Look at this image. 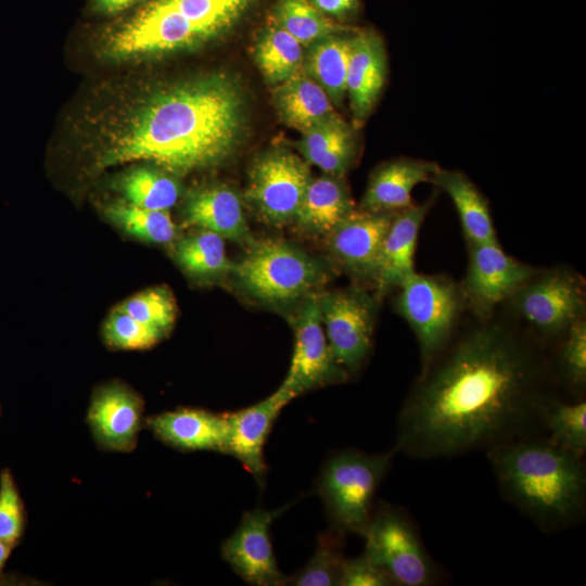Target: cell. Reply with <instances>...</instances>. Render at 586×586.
Returning a JSON list of instances; mask_svg holds the SVG:
<instances>
[{
  "instance_id": "6da1fadb",
  "label": "cell",
  "mask_w": 586,
  "mask_h": 586,
  "mask_svg": "<svg viewBox=\"0 0 586 586\" xmlns=\"http://www.w3.org/2000/svg\"><path fill=\"white\" fill-rule=\"evenodd\" d=\"M549 367L512 322L476 318L420 372L398 416L396 450L459 456L526 435L540 420Z\"/></svg>"
},
{
  "instance_id": "7a4b0ae2",
  "label": "cell",
  "mask_w": 586,
  "mask_h": 586,
  "mask_svg": "<svg viewBox=\"0 0 586 586\" xmlns=\"http://www.w3.org/2000/svg\"><path fill=\"white\" fill-rule=\"evenodd\" d=\"M242 119V98L231 80L181 85L145 103L102 163L150 161L176 174L214 166L235 149Z\"/></svg>"
},
{
  "instance_id": "3957f363",
  "label": "cell",
  "mask_w": 586,
  "mask_h": 586,
  "mask_svg": "<svg viewBox=\"0 0 586 586\" xmlns=\"http://www.w3.org/2000/svg\"><path fill=\"white\" fill-rule=\"evenodd\" d=\"M487 451L502 493L542 528L564 530L582 518L586 498L582 458L548 438L527 435Z\"/></svg>"
},
{
  "instance_id": "277c9868",
  "label": "cell",
  "mask_w": 586,
  "mask_h": 586,
  "mask_svg": "<svg viewBox=\"0 0 586 586\" xmlns=\"http://www.w3.org/2000/svg\"><path fill=\"white\" fill-rule=\"evenodd\" d=\"M232 273L257 301L285 304L318 294L331 278L328 264L279 239L252 241Z\"/></svg>"
},
{
  "instance_id": "5b68a950",
  "label": "cell",
  "mask_w": 586,
  "mask_h": 586,
  "mask_svg": "<svg viewBox=\"0 0 586 586\" xmlns=\"http://www.w3.org/2000/svg\"><path fill=\"white\" fill-rule=\"evenodd\" d=\"M396 290L394 309L415 333L423 371L458 331L467 301L460 282L444 275L415 271Z\"/></svg>"
},
{
  "instance_id": "8992f818",
  "label": "cell",
  "mask_w": 586,
  "mask_h": 586,
  "mask_svg": "<svg viewBox=\"0 0 586 586\" xmlns=\"http://www.w3.org/2000/svg\"><path fill=\"white\" fill-rule=\"evenodd\" d=\"M392 453L345 450L326 463L319 494L336 528L362 535L372 514L375 492L387 472Z\"/></svg>"
},
{
  "instance_id": "52a82bcc",
  "label": "cell",
  "mask_w": 586,
  "mask_h": 586,
  "mask_svg": "<svg viewBox=\"0 0 586 586\" xmlns=\"http://www.w3.org/2000/svg\"><path fill=\"white\" fill-rule=\"evenodd\" d=\"M507 303L536 335L559 340L571 326L585 318V282L581 275L564 266L540 269Z\"/></svg>"
},
{
  "instance_id": "ba28073f",
  "label": "cell",
  "mask_w": 586,
  "mask_h": 586,
  "mask_svg": "<svg viewBox=\"0 0 586 586\" xmlns=\"http://www.w3.org/2000/svg\"><path fill=\"white\" fill-rule=\"evenodd\" d=\"M365 553L391 578L393 585L428 586L436 569L413 525L399 509L381 505L362 534Z\"/></svg>"
},
{
  "instance_id": "9c48e42d",
  "label": "cell",
  "mask_w": 586,
  "mask_h": 586,
  "mask_svg": "<svg viewBox=\"0 0 586 586\" xmlns=\"http://www.w3.org/2000/svg\"><path fill=\"white\" fill-rule=\"evenodd\" d=\"M317 302L329 346L348 373L357 372L372 347L380 301L361 285L319 292Z\"/></svg>"
},
{
  "instance_id": "30bf717a",
  "label": "cell",
  "mask_w": 586,
  "mask_h": 586,
  "mask_svg": "<svg viewBox=\"0 0 586 586\" xmlns=\"http://www.w3.org/2000/svg\"><path fill=\"white\" fill-rule=\"evenodd\" d=\"M468 268L460 284L468 311L476 318L493 316L540 270L506 254L498 240L468 244Z\"/></svg>"
},
{
  "instance_id": "8fae6325",
  "label": "cell",
  "mask_w": 586,
  "mask_h": 586,
  "mask_svg": "<svg viewBox=\"0 0 586 586\" xmlns=\"http://www.w3.org/2000/svg\"><path fill=\"white\" fill-rule=\"evenodd\" d=\"M292 319L294 348L288 374L280 386L295 398L318 387L345 382L349 373L329 346L317 294L303 298Z\"/></svg>"
},
{
  "instance_id": "7c38bea8",
  "label": "cell",
  "mask_w": 586,
  "mask_h": 586,
  "mask_svg": "<svg viewBox=\"0 0 586 586\" xmlns=\"http://www.w3.org/2000/svg\"><path fill=\"white\" fill-rule=\"evenodd\" d=\"M310 180L305 160L286 151H275L253 166L245 195L263 221L280 227L294 220Z\"/></svg>"
},
{
  "instance_id": "4fadbf2b",
  "label": "cell",
  "mask_w": 586,
  "mask_h": 586,
  "mask_svg": "<svg viewBox=\"0 0 586 586\" xmlns=\"http://www.w3.org/2000/svg\"><path fill=\"white\" fill-rule=\"evenodd\" d=\"M213 35V30L189 21L162 0H153L112 36L110 50L120 56L163 52Z\"/></svg>"
},
{
  "instance_id": "5bb4252c",
  "label": "cell",
  "mask_w": 586,
  "mask_h": 586,
  "mask_svg": "<svg viewBox=\"0 0 586 586\" xmlns=\"http://www.w3.org/2000/svg\"><path fill=\"white\" fill-rule=\"evenodd\" d=\"M395 213L355 208L326 237L330 255L355 281L374 284L381 245Z\"/></svg>"
},
{
  "instance_id": "9a60e30c",
  "label": "cell",
  "mask_w": 586,
  "mask_h": 586,
  "mask_svg": "<svg viewBox=\"0 0 586 586\" xmlns=\"http://www.w3.org/2000/svg\"><path fill=\"white\" fill-rule=\"evenodd\" d=\"M286 507L245 512L237 530L222 543V558L247 583L258 586L286 584L270 542V525Z\"/></svg>"
},
{
  "instance_id": "2e32d148",
  "label": "cell",
  "mask_w": 586,
  "mask_h": 586,
  "mask_svg": "<svg viewBox=\"0 0 586 586\" xmlns=\"http://www.w3.org/2000/svg\"><path fill=\"white\" fill-rule=\"evenodd\" d=\"M143 400L120 382L100 386L93 393L87 422L104 450L128 453L136 448L142 426Z\"/></svg>"
},
{
  "instance_id": "e0dca14e",
  "label": "cell",
  "mask_w": 586,
  "mask_h": 586,
  "mask_svg": "<svg viewBox=\"0 0 586 586\" xmlns=\"http://www.w3.org/2000/svg\"><path fill=\"white\" fill-rule=\"evenodd\" d=\"M294 399L281 386L262 402L226 413L227 437L225 453L237 458L263 483L266 473L263 448L270 429L282 408Z\"/></svg>"
},
{
  "instance_id": "ac0fdd59",
  "label": "cell",
  "mask_w": 586,
  "mask_h": 586,
  "mask_svg": "<svg viewBox=\"0 0 586 586\" xmlns=\"http://www.w3.org/2000/svg\"><path fill=\"white\" fill-rule=\"evenodd\" d=\"M432 203L433 199L395 213L381 245L373 284L380 302L416 271L418 235Z\"/></svg>"
},
{
  "instance_id": "d6986e66",
  "label": "cell",
  "mask_w": 586,
  "mask_h": 586,
  "mask_svg": "<svg viewBox=\"0 0 586 586\" xmlns=\"http://www.w3.org/2000/svg\"><path fill=\"white\" fill-rule=\"evenodd\" d=\"M146 425L160 441L179 450L225 453L226 413L182 407L149 418Z\"/></svg>"
},
{
  "instance_id": "ffe728a7",
  "label": "cell",
  "mask_w": 586,
  "mask_h": 586,
  "mask_svg": "<svg viewBox=\"0 0 586 586\" xmlns=\"http://www.w3.org/2000/svg\"><path fill=\"white\" fill-rule=\"evenodd\" d=\"M386 77V55L381 38L371 30L352 37L346 95L357 125H361L381 94Z\"/></svg>"
},
{
  "instance_id": "44dd1931",
  "label": "cell",
  "mask_w": 586,
  "mask_h": 586,
  "mask_svg": "<svg viewBox=\"0 0 586 586\" xmlns=\"http://www.w3.org/2000/svg\"><path fill=\"white\" fill-rule=\"evenodd\" d=\"M188 226L206 230L239 243L253 241L242 202L234 190L211 186L192 192L183 209Z\"/></svg>"
},
{
  "instance_id": "7402d4cb",
  "label": "cell",
  "mask_w": 586,
  "mask_h": 586,
  "mask_svg": "<svg viewBox=\"0 0 586 586\" xmlns=\"http://www.w3.org/2000/svg\"><path fill=\"white\" fill-rule=\"evenodd\" d=\"M438 168L435 162L417 158H397L382 164L372 173L359 208L398 212L410 206L413 188L430 182Z\"/></svg>"
},
{
  "instance_id": "603a6c76",
  "label": "cell",
  "mask_w": 586,
  "mask_h": 586,
  "mask_svg": "<svg viewBox=\"0 0 586 586\" xmlns=\"http://www.w3.org/2000/svg\"><path fill=\"white\" fill-rule=\"evenodd\" d=\"M354 209L341 177L324 174L309 181L293 221L306 234L327 237Z\"/></svg>"
},
{
  "instance_id": "cb8c5ba5",
  "label": "cell",
  "mask_w": 586,
  "mask_h": 586,
  "mask_svg": "<svg viewBox=\"0 0 586 586\" xmlns=\"http://www.w3.org/2000/svg\"><path fill=\"white\" fill-rule=\"evenodd\" d=\"M430 182L446 192L453 201L468 244L497 240L487 201L463 173L440 167Z\"/></svg>"
},
{
  "instance_id": "d4e9b609",
  "label": "cell",
  "mask_w": 586,
  "mask_h": 586,
  "mask_svg": "<svg viewBox=\"0 0 586 586\" xmlns=\"http://www.w3.org/2000/svg\"><path fill=\"white\" fill-rule=\"evenodd\" d=\"M276 103L284 120L302 132L333 114L327 92L309 75L300 72L279 84Z\"/></svg>"
},
{
  "instance_id": "484cf974",
  "label": "cell",
  "mask_w": 586,
  "mask_h": 586,
  "mask_svg": "<svg viewBox=\"0 0 586 586\" xmlns=\"http://www.w3.org/2000/svg\"><path fill=\"white\" fill-rule=\"evenodd\" d=\"M351 47L352 37L333 34L311 44L307 58L309 76L337 105L343 102L346 95Z\"/></svg>"
},
{
  "instance_id": "4316f807",
  "label": "cell",
  "mask_w": 586,
  "mask_h": 586,
  "mask_svg": "<svg viewBox=\"0 0 586 586\" xmlns=\"http://www.w3.org/2000/svg\"><path fill=\"white\" fill-rule=\"evenodd\" d=\"M224 240L214 232L200 230L177 241L174 257L188 275L216 279L232 272L234 266L226 254Z\"/></svg>"
},
{
  "instance_id": "83f0119b",
  "label": "cell",
  "mask_w": 586,
  "mask_h": 586,
  "mask_svg": "<svg viewBox=\"0 0 586 586\" xmlns=\"http://www.w3.org/2000/svg\"><path fill=\"white\" fill-rule=\"evenodd\" d=\"M256 60L264 76L280 84L300 72L303 44L276 22L263 34Z\"/></svg>"
},
{
  "instance_id": "f1b7e54d",
  "label": "cell",
  "mask_w": 586,
  "mask_h": 586,
  "mask_svg": "<svg viewBox=\"0 0 586 586\" xmlns=\"http://www.w3.org/2000/svg\"><path fill=\"white\" fill-rule=\"evenodd\" d=\"M540 421L549 432L548 440L582 458L586 450V402L562 403L550 399Z\"/></svg>"
},
{
  "instance_id": "f546056e",
  "label": "cell",
  "mask_w": 586,
  "mask_h": 586,
  "mask_svg": "<svg viewBox=\"0 0 586 586\" xmlns=\"http://www.w3.org/2000/svg\"><path fill=\"white\" fill-rule=\"evenodd\" d=\"M128 203L149 209L168 211L179 196V186L169 176L151 168H137L120 182Z\"/></svg>"
},
{
  "instance_id": "4dcf8cb0",
  "label": "cell",
  "mask_w": 586,
  "mask_h": 586,
  "mask_svg": "<svg viewBox=\"0 0 586 586\" xmlns=\"http://www.w3.org/2000/svg\"><path fill=\"white\" fill-rule=\"evenodd\" d=\"M107 217L128 234L152 243H169L177 228L168 211L149 209L118 203L106 209Z\"/></svg>"
},
{
  "instance_id": "1f68e13d",
  "label": "cell",
  "mask_w": 586,
  "mask_h": 586,
  "mask_svg": "<svg viewBox=\"0 0 586 586\" xmlns=\"http://www.w3.org/2000/svg\"><path fill=\"white\" fill-rule=\"evenodd\" d=\"M343 535L339 528L320 534L316 550L306 566L286 579L297 586L340 585L345 561L342 551Z\"/></svg>"
},
{
  "instance_id": "d6a6232c",
  "label": "cell",
  "mask_w": 586,
  "mask_h": 586,
  "mask_svg": "<svg viewBox=\"0 0 586 586\" xmlns=\"http://www.w3.org/2000/svg\"><path fill=\"white\" fill-rule=\"evenodd\" d=\"M276 17L277 23L303 46H311L341 30L309 0H280Z\"/></svg>"
},
{
  "instance_id": "836d02e7",
  "label": "cell",
  "mask_w": 586,
  "mask_h": 586,
  "mask_svg": "<svg viewBox=\"0 0 586 586\" xmlns=\"http://www.w3.org/2000/svg\"><path fill=\"white\" fill-rule=\"evenodd\" d=\"M189 21L217 34L235 22L253 0H162Z\"/></svg>"
},
{
  "instance_id": "e575fe53",
  "label": "cell",
  "mask_w": 586,
  "mask_h": 586,
  "mask_svg": "<svg viewBox=\"0 0 586 586\" xmlns=\"http://www.w3.org/2000/svg\"><path fill=\"white\" fill-rule=\"evenodd\" d=\"M117 308L165 332L173 326L177 314L173 294L165 288H152L137 293Z\"/></svg>"
},
{
  "instance_id": "d590c367",
  "label": "cell",
  "mask_w": 586,
  "mask_h": 586,
  "mask_svg": "<svg viewBox=\"0 0 586 586\" xmlns=\"http://www.w3.org/2000/svg\"><path fill=\"white\" fill-rule=\"evenodd\" d=\"M165 331L148 326L116 308L103 326L106 343L119 349H145L160 342Z\"/></svg>"
},
{
  "instance_id": "8d00e7d4",
  "label": "cell",
  "mask_w": 586,
  "mask_h": 586,
  "mask_svg": "<svg viewBox=\"0 0 586 586\" xmlns=\"http://www.w3.org/2000/svg\"><path fill=\"white\" fill-rule=\"evenodd\" d=\"M557 367L563 380L574 390L586 385V320L576 321L559 339Z\"/></svg>"
},
{
  "instance_id": "74e56055",
  "label": "cell",
  "mask_w": 586,
  "mask_h": 586,
  "mask_svg": "<svg viewBox=\"0 0 586 586\" xmlns=\"http://www.w3.org/2000/svg\"><path fill=\"white\" fill-rule=\"evenodd\" d=\"M26 511L15 480L9 469L0 472V540L16 547L24 534Z\"/></svg>"
},
{
  "instance_id": "f35d334b",
  "label": "cell",
  "mask_w": 586,
  "mask_h": 586,
  "mask_svg": "<svg viewBox=\"0 0 586 586\" xmlns=\"http://www.w3.org/2000/svg\"><path fill=\"white\" fill-rule=\"evenodd\" d=\"M303 133L300 150L309 164H314L339 141L353 135L351 127L334 113Z\"/></svg>"
},
{
  "instance_id": "ab89813d",
  "label": "cell",
  "mask_w": 586,
  "mask_h": 586,
  "mask_svg": "<svg viewBox=\"0 0 586 586\" xmlns=\"http://www.w3.org/2000/svg\"><path fill=\"white\" fill-rule=\"evenodd\" d=\"M340 585L387 586L393 585L387 574L364 552L360 557L345 559Z\"/></svg>"
},
{
  "instance_id": "60d3db41",
  "label": "cell",
  "mask_w": 586,
  "mask_h": 586,
  "mask_svg": "<svg viewBox=\"0 0 586 586\" xmlns=\"http://www.w3.org/2000/svg\"><path fill=\"white\" fill-rule=\"evenodd\" d=\"M321 13L333 17H346L353 14L359 0H309Z\"/></svg>"
},
{
  "instance_id": "b9f144b4",
  "label": "cell",
  "mask_w": 586,
  "mask_h": 586,
  "mask_svg": "<svg viewBox=\"0 0 586 586\" xmlns=\"http://www.w3.org/2000/svg\"><path fill=\"white\" fill-rule=\"evenodd\" d=\"M136 0H95L99 9L105 13H117L129 8Z\"/></svg>"
},
{
  "instance_id": "7bdbcfd3",
  "label": "cell",
  "mask_w": 586,
  "mask_h": 586,
  "mask_svg": "<svg viewBox=\"0 0 586 586\" xmlns=\"http://www.w3.org/2000/svg\"><path fill=\"white\" fill-rule=\"evenodd\" d=\"M12 548L0 540V576L9 559Z\"/></svg>"
}]
</instances>
